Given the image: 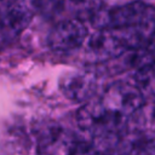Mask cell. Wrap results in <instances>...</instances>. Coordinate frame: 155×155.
Listing matches in <instances>:
<instances>
[{"label": "cell", "mask_w": 155, "mask_h": 155, "mask_svg": "<svg viewBox=\"0 0 155 155\" xmlns=\"http://www.w3.org/2000/svg\"><path fill=\"white\" fill-rule=\"evenodd\" d=\"M76 119L80 128L94 137L115 136L127 122L113 114L101 98L93 97L79 109Z\"/></svg>", "instance_id": "6da1fadb"}, {"label": "cell", "mask_w": 155, "mask_h": 155, "mask_svg": "<svg viewBox=\"0 0 155 155\" xmlns=\"http://www.w3.org/2000/svg\"><path fill=\"white\" fill-rule=\"evenodd\" d=\"M154 19L153 6L143 1H131L108 11L101 10L92 18L97 28H122Z\"/></svg>", "instance_id": "7a4b0ae2"}, {"label": "cell", "mask_w": 155, "mask_h": 155, "mask_svg": "<svg viewBox=\"0 0 155 155\" xmlns=\"http://www.w3.org/2000/svg\"><path fill=\"white\" fill-rule=\"evenodd\" d=\"M102 103L116 116L127 121L144 104L145 96L132 82H115L99 97Z\"/></svg>", "instance_id": "3957f363"}, {"label": "cell", "mask_w": 155, "mask_h": 155, "mask_svg": "<svg viewBox=\"0 0 155 155\" xmlns=\"http://www.w3.org/2000/svg\"><path fill=\"white\" fill-rule=\"evenodd\" d=\"M87 34L84 21L78 18L64 19L52 28L48 35V45L57 52L73 51L86 41Z\"/></svg>", "instance_id": "277c9868"}, {"label": "cell", "mask_w": 155, "mask_h": 155, "mask_svg": "<svg viewBox=\"0 0 155 155\" xmlns=\"http://www.w3.org/2000/svg\"><path fill=\"white\" fill-rule=\"evenodd\" d=\"M125 51H127V48L122 39L113 28H98V30L87 39V56L96 62L113 59Z\"/></svg>", "instance_id": "5b68a950"}, {"label": "cell", "mask_w": 155, "mask_h": 155, "mask_svg": "<svg viewBox=\"0 0 155 155\" xmlns=\"http://www.w3.org/2000/svg\"><path fill=\"white\" fill-rule=\"evenodd\" d=\"M31 7L23 0L0 13V48L13 41L30 23Z\"/></svg>", "instance_id": "8992f818"}, {"label": "cell", "mask_w": 155, "mask_h": 155, "mask_svg": "<svg viewBox=\"0 0 155 155\" xmlns=\"http://www.w3.org/2000/svg\"><path fill=\"white\" fill-rule=\"evenodd\" d=\"M61 90L64 96L75 102H85L97 91V78L90 73H68L61 80Z\"/></svg>", "instance_id": "52a82bcc"}, {"label": "cell", "mask_w": 155, "mask_h": 155, "mask_svg": "<svg viewBox=\"0 0 155 155\" xmlns=\"http://www.w3.org/2000/svg\"><path fill=\"white\" fill-rule=\"evenodd\" d=\"M39 151L46 154H56V153H71L75 139L68 134L65 130L62 127L45 126L39 136Z\"/></svg>", "instance_id": "ba28073f"}, {"label": "cell", "mask_w": 155, "mask_h": 155, "mask_svg": "<svg viewBox=\"0 0 155 155\" xmlns=\"http://www.w3.org/2000/svg\"><path fill=\"white\" fill-rule=\"evenodd\" d=\"M103 6V0H68V8L75 18L86 21L92 19Z\"/></svg>", "instance_id": "9c48e42d"}, {"label": "cell", "mask_w": 155, "mask_h": 155, "mask_svg": "<svg viewBox=\"0 0 155 155\" xmlns=\"http://www.w3.org/2000/svg\"><path fill=\"white\" fill-rule=\"evenodd\" d=\"M132 84L137 86L144 96H153L154 93V70L153 64L143 65L137 68L136 74L133 75Z\"/></svg>", "instance_id": "30bf717a"}, {"label": "cell", "mask_w": 155, "mask_h": 155, "mask_svg": "<svg viewBox=\"0 0 155 155\" xmlns=\"http://www.w3.org/2000/svg\"><path fill=\"white\" fill-rule=\"evenodd\" d=\"M19 1L21 0H0V13L8 10L10 7H12L13 5H16Z\"/></svg>", "instance_id": "8fae6325"}]
</instances>
